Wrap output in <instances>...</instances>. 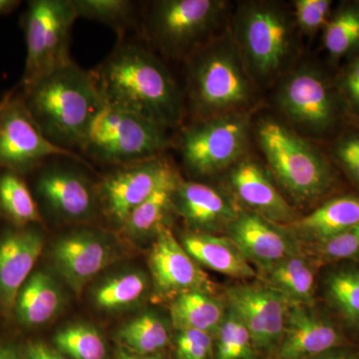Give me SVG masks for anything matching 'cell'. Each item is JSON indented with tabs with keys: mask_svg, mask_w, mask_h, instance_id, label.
Listing matches in <instances>:
<instances>
[{
	"mask_svg": "<svg viewBox=\"0 0 359 359\" xmlns=\"http://www.w3.org/2000/svg\"><path fill=\"white\" fill-rule=\"evenodd\" d=\"M91 74L105 107L138 116L168 130L183 124L185 92L148 47L121 42Z\"/></svg>",
	"mask_w": 359,
	"mask_h": 359,
	"instance_id": "cell-1",
	"label": "cell"
},
{
	"mask_svg": "<svg viewBox=\"0 0 359 359\" xmlns=\"http://www.w3.org/2000/svg\"><path fill=\"white\" fill-rule=\"evenodd\" d=\"M185 61L186 110L191 122L256 110L257 86L231 29L212 37Z\"/></svg>",
	"mask_w": 359,
	"mask_h": 359,
	"instance_id": "cell-2",
	"label": "cell"
},
{
	"mask_svg": "<svg viewBox=\"0 0 359 359\" xmlns=\"http://www.w3.org/2000/svg\"><path fill=\"white\" fill-rule=\"evenodd\" d=\"M26 107L54 145L81 150L97 116L105 108L91 71L74 62L25 90Z\"/></svg>",
	"mask_w": 359,
	"mask_h": 359,
	"instance_id": "cell-3",
	"label": "cell"
},
{
	"mask_svg": "<svg viewBox=\"0 0 359 359\" xmlns=\"http://www.w3.org/2000/svg\"><path fill=\"white\" fill-rule=\"evenodd\" d=\"M295 21L271 1L241 2L231 32L248 74L256 86L273 83L287 73L295 52Z\"/></svg>",
	"mask_w": 359,
	"mask_h": 359,
	"instance_id": "cell-4",
	"label": "cell"
},
{
	"mask_svg": "<svg viewBox=\"0 0 359 359\" xmlns=\"http://www.w3.org/2000/svg\"><path fill=\"white\" fill-rule=\"evenodd\" d=\"M255 135L271 178L294 202H314L330 192L334 176L327 160L287 123L261 118Z\"/></svg>",
	"mask_w": 359,
	"mask_h": 359,
	"instance_id": "cell-5",
	"label": "cell"
},
{
	"mask_svg": "<svg viewBox=\"0 0 359 359\" xmlns=\"http://www.w3.org/2000/svg\"><path fill=\"white\" fill-rule=\"evenodd\" d=\"M223 0H160L146 16L151 43L168 58L185 61L194 51L216 36L226 18Z\"/></svg>",
	"mask_w": 359,
	"mask_h": 359,
	"instance_id": "cell-6",
	"label": "cell"
},
{
	"mask_svg": "<svg viewBox=\"0 0 359 359\" xmlns=\"http://www.w3.org/2000/svg\"><path fill=\"white\" fill-rule=\"evenodd\" d=\"M254 111L190 122L182 128L180 154L189 173L214 176L247 156Z\"/></svg>",
	"mask_w": 359,
	"mask_h": 359,
	"instance_id": "cell-7",
	"label": "cell"
},
{
	"mask_svg": "<svg viewBox=\"0 0 359 359\" xmlns=\"http://www.w3.org/2000/svg\"><path fill=\"white\" fill-rule=\"evenodd\" d=\"M168 131L138 116L105 107L81 151L97 162L123 166L164 154L172 146Z\"/></svg>",
	"mask_w": 359,
	"mask_h": 359,
	"instance_id": "cell-8",
	"label": "cell"
},
{
	"mask_svg": "<svg viewBox=\"0 0 359 359\" xmlns=\"http://www.w3.org/2000/svg\"><path fill=\"white\" fill-rule=\"evenodd\" d=\"M70 0H33L25 16V70L22 83L30 88L40 79L72 63L71 30L77 20Z\"/></svg>",
	"mask_w": 359,
	"mask_h": 359,
	"instance_id": "cell-9",
	"label": "cell"
},
{
	"mask_svg": "<svg viewBox=\"0 0 359 359\" xmlns=\"http://www.w3.org/2000/svg\"><path fill=\"white\" fill-rule=\"evenodd\" d=\"M278 111L302 136H320L337 120V97L327 78L311 65L285 73L276 87Z\"/></svg>",
	"mask_w": 359,
	"mask_h": 359,
	"instance_id": "cell-10",
	"label": "cell"
},
{
	"mask_svg": "<svg viewBox=\"0 0 359 359\" xmlns=\"http://www.w3.org/2000/svg\"><path fill=\"white\" fill-rule=\"evenodd\" d=\"M51 156L82 161L76 153L47 139L25 100L7 97L0 103V166L25 171Z\"/></svg>",
	"mask_w": 359,
	"mask_h": 359,
	"instance_id": "cell-11",
	"label": "cell"
},
{
	"mask_svg": "<svg viewBox=\"0 0 359 359\" xmlns=\"http://www.w3.org/2000/svg\"><path fill=\"white\" fill-rule=\"evenodd\" d=\"M177 177L178 172L163 155L123 165L101 182L99 197L108 217L122 226L137 207Z\"/></svg>",
	"mask_w": 359,
	"mask_h": 359,
	"instance_id": "cell-12",
	"label": "cell"
},
{
	"mask_svg": "<svg viewBox=\"0 0 359 359\" xmlns=\"http://www.w3.org/2000/svg\"><path fill=\"white\" fill-rule=\"evenodd\" d=\"M224 295L226 304L249 330L257 353L276 351L283 337L289 302L262 282L231 285Z\"/></svg>",
	"mask_w": 359,
	"mask_h": 359,
	"instance_id": "cell-13",
	"label": "cell"
},
{
	"mask_svg": "<svg viewBox=\"0 0 359 359\" xmlns=\"http://www.w3.org/2000/svg\"><path fill=\"white\" fill-rule=\"evenodd\" d=\"M149 266L158 297L173 299L189 292L214 294V283L167 226L155 235Z\"/></svg>",
	"mask_w": 359,
	"mask_h": 359,
	"instance_id": "cell-14",
	"label": "cell"
},
{
	"mask_svg": "<svg viewBox=\"0 0 359 359\" xmlns=\"http://www.w3.org/2000/svg\"><path fill=\"white\" fill-rule=\"evenodd\" d=\"M228 237L238 245L257 273L302 252V245L289 230L255 212L243 210L229 226Z\"/></svg>",
	"mask_w": 359,
	"mask_h": 359,
	"instance_id": "cell-15",
	"label": "cell"
},
{
	"mask_svg": "<svg viewBox=\"0 0 359 359\" xmlns=\"http://www.w3.org/2000/svg\"><path fill=\"white\" fill-rule=\"evenodd\" d=\"M228 184L233 197L247 211L282 226L299 218L276 188L269 170L252 157L245 156L228 170Z\"/></svg>",
	"mask_w": 359,
	"mask_h": 359,
	"instance_id": "cell-16",
	"label": "cell"
},
{
	"mask_svg": "<svg viewBox=\"0 0 359 359\" xmlns=\"http://www.w3.org/2000/svg\"><path fill=\"white\" fill-rule=\"evenodd\" d=\"M344 337L314 304H289L276 359H311L339 348Z\"/></svg>",
	"mask_w": 359,
	"mask_h": 359,
	"instance_id": "cell-17",
	"label": "cell"
},
{
	"mask_svg": "<svg viewBox=\"0 0 359 359\" xmlns=\"http://www.w3.org/2000/svg\"><path fill=\"white\" fill-rule=\"evenodd\" d=\"M114 259L110 243L103 236L86 230L63 236L52 249L54 266L76 292H81Z\"/></svg>",
	"mask_w": 359,
	"mask_h": 359,
	"instance_id": "cell-18",
	"label": "cell"
},
{
	"mask_svg": "<svg viewBox=\"0 0 359 359\" xmlns=\"http://www.w3.org/2000/svg\"><path fill=\"white\" fill-rule=\"evenodd\" d=\"M242 211L231 194L221 189L180 180L174 193V212L194 231L216 233L228 230Z\"/></svg>",
	"mask_w": 359,
	"mask_h": 359,
	"instance_id": "cell-19",
	"label": "cell"
},
{
	"mask_svg": "<svg viewBox=\"0 0 359 359\" xmlns=\"http://www.w3.org/2000/svg\"><path fill=\"white\" fill-rule=\"evenodd\" d=\"M39 231L20 230L0 238V309L11 313L18 292L32 276V269L43 250Z\"/></svg>",
	"mask_w": 359,
	"mask_h": 359,
	"instance_id": "cell-20",
	"label": "cell"
},
{
	"mask_svg": "<svg viewBox=\"0 0 359 359\" xmlns=\"http://www.w3.org/2000/svg\"><path fill=\"white\" fill-rule=\"evenodd\" d=\"M37 190L47 207L60 218L80 221L90 218L95 211V196L89 182L74 170H45L37 182Z\"/></svg>",
	"mask_w": 359,
	"mask_h": 359,
	"instance_id": "cell-21",
	"label": "cell"
},
{
	"mask_svg": "<svg viewBox=\"0 0 359 359\" xmlns=\"http://www.w3.org/2000/svg\"><path fill=\"white\" fill-rule=\"evenodd\" d=\"M359 224V198L341 196L328 200L308 216L285 226L301 245H314Z\"/></svg>",
	"mask_w": 359,
	"mask_h": 359,
	"instance_id": "cell-22",
	"label": "cell"
},
{
	"mask_svg": "<svg viewBox=\"0 0 359 359\" xmlns=\"http://www.w3.org/2000/svg\"><path fill=\"white\" fill-rule=\"evenodd\" d=\"M180 243L196 263L212 271L240 280L257 276L254 266L229 237L191 231Z\"/></svg>",
	"mask_w": 359,
	"mask_h": 359,
	"instance_id": "cell-23",
	"label": "cell"
},
{
	"mask_svg": "<svg viewBox=\"0 0 359 359\" xmlns=\"http://www.w3.org/2000/svg\"><path fill=\"white\" fill-rule=\"evenodd\" d=\"M257 276L262 283L282 294L289 304H314L316 266L304 250Z\"/></svg>",
	"mask_w": 359,
	"mask_h": 359,
	"instance_id": "cell-24",
	"label": "cell"
},
{
	"mask_svg": "<svg viewBox=\"0 0 359 359\" xmlns=\"http://www.w3.org/2000/svg\"><path fill=\"white\" fill-rule=\"evenodd\" d=\"M61 306L62 295L53 278L43 271H36L21 287L14 309L22 325L34 327L52 320Z\"/></svg>",
	"mask_w": 359,
	"mask_h": 359,
	"instance_id": "cell-25",
	"label": "cell"
},
{
	"mask_svg": "<svg viewBox=\"0 0 359 359\" xmlns=\"http://www.w3.org/2000/svg\"><path fill=\"white\" fill-rule=\"evenodd\" d=\"M226 304L214 294L189 292L172 299V323L177 330H195L216 334L226 316Z\"/></svg>",
	"mask_w": 359,
	"mask_h": 359,
	"instance_id": "cell-26",
	"label": "cell"
},
{
	"mask_svg": "<svg viewBox=\"0 0 359 359\" xmlns=\"http://www.w3.org/2000/svg\"><path fill=\"white\" fill-rule=\"evenodd\" d=\"M179 177L158 189L143 204L130 214L121 226L127 235L134 238L156 235L174 211V193L180 182Z\"/></svg>",
	"mask_w": 359,
	"mask_h": 359,
	"instance_id": "cell-27",
	"label": "cell"
},
{
	"mask_svg": "<svg viewBox=\"0 0 359 359\" xmlns=\"http://www.w3.org/2000/svg\"><path fill=\"white\" fill-rule=\"evenodd\" d=\"M118 340L123 348L140 355L159 353L171 339L169 325L159 314L149 311L120 328Z\"/></svg>",
	"mask_w": 359,
	"mask_h": 359,
	"instance_id": "cell-28",
	"label": "cell"
},
{
	"mask_svg": "<svg viewBox=\"0 0 359 359\" xmlns=\"http://www.w3.org/2000/svg\"><path fill=\"white\" fill-rule=\"evenodd\" d=\"M325 299L349 327L359 330V266L328 271L323 280Z\"/></svg>",
	"mask_w": 359,
	"mask_h": 359,
	"instance_id": "cell-29",
	"label": "cell"
},
{
	"mask_svg": "<svg viewBox=\"0 0 359 359\" xmlns=\"http://www.w3.org/2000/svg\"><path fill=\"white\" fill-rule=\"evenodd\" d=\"M148 290V278L140 271H122L106 278L94 290V302L104 311H119L140 301Z\"/></svg>",
	"mask_w": 359,
	"mask_h": 359,
	"instance_id": "cell-30",
	"label": "cell"
},
{
	"mask_svg": "<svg viewBox=\"0 0 359 359\" xmlns=\"http://www.w3.org/2000/svg\"><path fill=\"white\" fill-rule=\"evenodd\" d=\"M214 339L215 359H257V351L249 330L228 304Z\"/></svg>",
	"mask_w": 359,
	"mask_h": 359,
	"instance_id": "cell-31",
	"label": "cell"
},
{
	"mask_svg": "<svg viewBox=\"0 0 359 359\" xmlns=\"http://www.w3.org/2000/svg\"><path fill=\"white\" fill-rule=\"evenodd\" d=\"M59 353L72 359H105L107 346L102 335L92 325L74 323L59 330L53 339Z\"/></svg>",
	"mask_w": 359,
	"mask_h": 359,
	"instance_id": "cell-32",
	"label": "cell"
},
{
	"mask_svg": "<svg viewBox=\"0 0 359 359\" xmlns=\"http://www.w3.org/2000/svg\"><path fill=\"white\" fill-rule=\"evenodd\" d=\"M0 209L21 226L41 221L32 193L14 172H7L0 177Z\"/></svg>",
	"mask_w": 359,
	"mask_h": 359,
	"instance_id": "cell-33",
	"label": "cell"
},
{
	"mask_svg": "<svg viewBox=\"0 0 359 359\" xmlns=\"http://www.w3.org/2000/svg\"><path fill=\"white\" fill-rule=\"evenodd\" d=\"M323 45L334 59L359 48V6L342 7L327 21L323 32Z\"/></svg>",
	"mask_w": 359,
	"mask_h": 359,
	"instance_id": "cell-34",
	"label": "cell"
},
{
	"mask_svg": "<svg viewBox=\"0 0 359 359\" xmlns=\"http://www.w3.org/2000/svg\"><path fill=\"white\" fill-rule=\"evenodd\" d=\"M77 18L99 21L116 30L120 39L131 25L135 4L129 0H70Z\"/></svg>",
	"mask_w": 359,
	"mask_h": 359,
	"instance_id": "cell-35",
	"label": "cell"
},
{
	"mask_svg": "<svg viewBox=\"0 0 359 359\" xmlns=\"http://www.w3.org/2000/svg\"><path fill=\"white\" fill-rule=\"evenodd\" d=\"M311 247L316 255V261H341L359 257V224Z\"/></svg>",
	"mask_w": 359,
	"mask_h": 359,
	"instance_id": "cell-36",
	"label": "cell"
},
{
	"mask_svg": "<svg viewBox=\"0 0 359 359\" xmlns=\"http://www.w3.org/2000/svg\"><path fill=\"white\" fill-rule=\"evenodd\" d=\"M175 351L178 359L214 358V335L201 330H177Z\"/></svg>",
	"mask_w": 359,
	"mask_h": 359,
	"instance_id": "cell-37",
	"label": "cell"
},
{
	"mask_svg": "<svg viewBox=\"0 0 359 359\" xmlns=\"http://www.w3.org/2000/svg\"><path fill=\"white\" fill-rule=\"evenodd\" d=\"M330 0H297L294 1L295 25L306 34H313L327 25Z\"/></svg>",
	"mask_w": 359,
	"mask_h": 359,
	"instance_id": "cell-38",
	"label": "cell"
},
{
	"mask_svg": "<svg viewBox=\"0 0 359 359\" xmlns=\"http://www.w3.org/2000/svg\"><path fill=\"white\" fill-rule=\"evenodd\" d=\"M335 160L359 188V133L340 137L334 147Z\"/></svg>",
	"mask_w": 359,
	"mask_h": 359,
	"instance_id": "cell-39",
	"label": "cell"
},
{
	"mask_svg": "<svg viewBox=\"0 0 359 359\" xmlns=\"http://www.w3.org/2000/svg\"><path fill=\"white\" fill-rule=\"evenodd\" d=\"M339 88L349 109L359 118V54L340 78Z\"/></svg>",
	"mask_w": 359,
	"mask_h": 359,
	"instance_id": "cell-40",
	"label": "cell"
},
{
	"mask_svg": "<svg viewBox=\"0 0 359 359\" xmlns=\"http://www.w3.org/2000/svg\"><path fill=\"white\" fill-rule=\"evenodd\" d=\"M22 359H68L42 342H30L21 349Z\"/></svg>",
	"mask_w": 359,
	"mask_h": 359,
	"instance_id": "cell-41",
	"label": "cell"
},
{
	"mask_svg": "<svg viewBox=\"0 0 359 359\" xmlns=\"http://www.w3.org/2000/svg\"><path fill=\"white\" fill-rule=\"evenodd\" d=\"M0 359H22V353L13 344H0Z\"/></svg>",
	"mask_w": 359,
	"mask_h": 359,
	"instance_id": "cell-42",
	"label": "cell"
},
{
	"mask_svg": "<svg viewBox=\"0 0 359 359\" xmlns=\"http://www.w3.org/2000/svg\"><path fill=\"white\" fill-rule=\"evenodd\" d=\"M116 359H165L163 358L162 354L156 353L150 354V355H140V354H136L131 353V351H127V349L121 348L118 349L117 355Z\"/></svg>",
	"mask_w": 359,
	"mask_h": 359,
	"instance_id": "cell-43",
	"label": "cell"
},
{
	"mask_svg": "<svg viewBox=\"0 0 359 359\" xmlns=\"http://www.w3.org/2000/svg\"><path fill=\"white\" fill-rule=\"evenodd\" d=\"M311 359H359L358 356L354 355L353 353L349 351H341V349L337 348L334 351H328L327 353L321 354V355L316 356Z\"/></svg>",
	"mask_w": 359,
	"mask_h": 359,
	"instance_id": "cell-44",
	"label": "cell"
},
{
	"mask_svg": "<svg viewBox=\"0 0 359 359\" xmlns=\"http://www.w3.org/2000/svg\"><path fill=\"white\" fill-rule=\"evenodd\" d=\"M20 1L16 0H0V14H6L20 6Z\"/></svg>",
	"mask_w": 359,
	"mask_h": 359,
	"instance_id": "cell-45",
	"label": "cell"
},
{
	"mask_svg": "<svg viewBox=\"0 0 359 359\" xmlns=\"http://www.w3.org/2000/svg\"><path fill=\"white\" fill-rule=\"evenodd\" d=\"M358 124H359V122H358Z\"/></svg>",
	"mask_w": 359,
	"mask_h": 359,
	"instance_id": "cell-46",
	"label": "cell"
}]
</instances>
